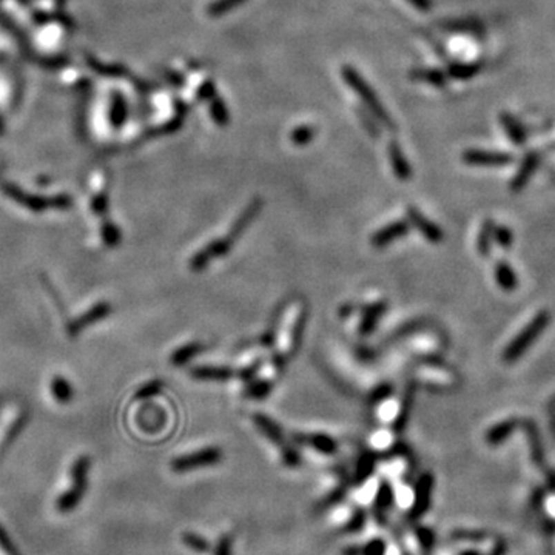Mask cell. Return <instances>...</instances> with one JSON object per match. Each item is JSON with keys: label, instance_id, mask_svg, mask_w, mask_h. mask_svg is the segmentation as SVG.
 Instances as JSON below:
<instances>
[{"label": "cell", "instance_id": "obj_45", "mask_svg": "<svg viewBox=\"0 0 555 555\" xmlns=\"http://www.w3.org/2000/svg\"><path fill=\"white\" fill-rule=\"evenodd\" d=\"M0 555H17L14 546L2 529H0Z\"/></svg>", "mask_w": 555, "mask_h": 555}, {"label": "cell", "instance_id": "obj_6", "mask_svg": "<svg viewBox=\"0 0 555 555\" xmlns=\"http://www.w3.org/2000/svg\"><path fill=\"white\" fill-rule=\"evenodd\" d=\"M222 460V452L220 447H204L199 451H195L187 455L171 461V471L176 474H184L190 471H196L199 467H207L217 465Z\"/></svg>", "mask_w": 555, "mask_h": 555}, {"label": "cell", "instance_id": "obj_15", "mask_svg": "<svg viewBox=\"0 0 555 555\" xmlns=\"http://www.w3.org/2000/svg\"><path fill=\"white\" fill-rule=\"evenodd\" d=\"M253 425L256 426L257 431L264 435V437L269 438L270 441H273L276 446L282 447L284 445H287L286 440H284V432L281 431L280 425L270 418V416L264 415V413H255Z\"/></svg>", "mask_w": 555, "mask_h": 555}, {"label": "cell", "instance_id": "obj_28", "mask_svg": "<svg viewBox=\"0 0 555 555\" xmlns=\"http://www.w3.org/2000/svg\"><path fill=\"white\" fill-rule=\"evenodd\" d=\"M208 111L217 127H227L230 124V111L227 108L226 101H224V97L216 95L213 99H210Z\"/></svg>", "mask_w": 555, "mask_h": 555}, {"label": "cell", "instance_id": "obj_21", "mask_svg": "<svg viewBox=\"0 0 555 555\" xmlns=\"http://www.w3.org/2000/svg\"><path fill=\"white\" fill-rule=\"evenodd\" d=\"M190 375L202 381H226L235 375L230 367L221 366H197L190 370Z\"/></svg>", "mask_w": 555, "mask_h": 555}, {"label": "cell", "instance_id": "obj_32", "mask_svg": "<svg viewBox=\"0 0 555 555\" xmlns=\"http://www.w3.org/2000/svg\"><path fill=\"white\" fill-rule=\"evenodd\" d=\"M272 391H273V381H270V380L252 381L250 380L246 391H244V396H247V398H252V400H264V398H267Z\"/></svg>", "mask_w": 555, "mask_h": 555}, {"label": "cell", "instance_id": "obj_24", "mask_svg": "<svg viewBox=\"0 0 555 555\" xmlns=\"http://www.w3.org/2000/svg\"><path fill=\"white\" fill-rule=\"evenodd\" d=\"M440 28L449 32H469V35L480 36L485 32L483 25L472 21V19H449L440 22Z\"/></svg>", "mask_w": 555, "mask_h": 555}, {"label": "cell", "instance_id": "obj_29", "mask_svg": "<svg viewBox=\"0 0 555 555\" xmlns=\"http://www.w3.org/2000/svg\"><path fill=\"white\" fill-rule=\"evenodd\" d=\"M495 221L494 220H485L483 226L480 228V233L477 237V249L478 253L487 256L491 253L492 241H494V231H495Z\"/></svg>", "mask_w": 555, "mask_h": 555}, {"label": "cell", "instance_id": "obj_51", "mask_svg": "<svg viewBox=\"0 0 555 555\" xmlns=\"http://www.w3.org/2000/svg\"><path fill=\"white\" fill-rule=\"evenodd\" d=\"M551 409H555V398H554L552 402H551Z\"/></svg>", "mask_w": 555, "mask_h": 555}, {"label": "cell", "instance_id": "obj_16", "mask_svg": "<svg viewBox=\"0 0 555 555\" xmlns=\"http://www.w3.org/2000/svg\"><path fill=\"white\" fill-rule=\"evenodd\" d=\"M295 440L301 442V445L313 447L315 451H318L324 455H333L338 451V442L326 434H306V435L302 434L296 435Z\"/></svg>", "mask_w": 555, "mask_h": 555}, {"label": "cell", "instance_id": "obj_47", "mask_svg": "<svg viewBox=\"0 0 555 555\" xmlns=\"http://www.w3.org/2000/svg\"><path fill=\"white\" fill-rule=\"evenodd\" d=\"M364 520H366L364 514H362L361 511H358L352 517V521H350V525H349V529H352V532H355L356 529H360V527L364 525Z\"/></svg>", "mask_w": 555, "mask_h": 555}, {"label": "cell", "instance_id": "obj_33", "mask_svg": "<svg viewBox=\"0 0 555 555\" xmlns=\"http://www.w3.org/2000/svg\"><path fill=\"white\" fill-rule=\"evenodd\" d=\"M246 2L247 0H215L207 6V16L213 19L222 17Z\"/></svg>", "mask_w": 555, "mask_h": 555}, {"label": "cell", "instance_id": "obj_49", "mask_svg": "<svg viewBox=\"0 0 555 555\" xmlns=\"http://www.w3.org/2000/svg\"><path fill=\"white\" fill-rule=\"evenodd\" d=\"M175 107L177 108V111H179V115H187L188 111H190V105L182 102V101H176V102H175Z\"/></svg>", "mask_w": 555, "mask_h": 555}, {"label": "cell", "instance_id": "obj_4", "mask_svg": "<svg viewBox=\"0 0 555 555\" xmlns=\"http://www.w3.org/2000/svg\"><path fill=\"white\" fill-rule=\"evenodd\" d=\"M90 467L91 461L88 455H81V457L76 458V461H72L68 474V485L56 498V509L59 512L68 514L81 503L84 494L88 487Z\"/></svg>", "mask_w": 555, "mask_h": 555}, {"label": "cell", "instance_id": "obj_11", "mask_svg": "<svg viewBox=\"0 0 555 555\" xmlns=\"http://www.w3.org/2000/svg\"><path fill=\"white\" fill-rule=\"evenodd\" d=\"M387 155H389V162H391V167L393 170V175L398 177L400 181L407 182L412 179V167L409 164L407 157L402 153L401 145L392 139L387 145Z\"/></svg>", "mask_w": 555, "mask_h": 555}, {"label": "cell", "instance_id": "obj_50", "mask_svg": "<svg viewBox=\"0 0 555 555\" xmlns=\"http://www.w3.org/2000/svg\"><path fill=\"white\" fill-rule=\"evenodd\" d=\"M352 312H353V306H350V304H347V306H342L340 309V315L341 316H349Z\"/></svg>", "mask_w": 555, "mask_h": 555}, {"label": "cell", "instance_id": "obj_1", "mask_svg": "<svg viewBox=\"0 0 555 555\" xmlns=\"http://www.w3.org/2000/svg\"><path fill=\"white\" fill-rule=\"evenodd\" d=\"M262 207H264L262 197L256 196L255 199L250 201L249 206L241 211L240 216L236 217V221L231 224V227L228 228L226 236L216 237V240L210 241L207 246H204L201 250H197V252L191 256L190 269L193 270V272H201L202 269H206L211 261L216 260V257L226 256L230 250L233 249V244L240 240L244 231L250 227V224H252L256 220V216L261 213Z\"/></svg>", "mask_w": 555, "mask_h": 555}, {"label": "cell", "instance_id": "obj_8", "mask_svg": "<svg viewBox=\"0 0 555 555\" xmlns=\"http://www.w3.org/2000/svg\"><path fill=\"white\" fill-rule=\"evenodd\" d=\"M25 412L21 406H11L8 412L3 415L2 422H0V455L11 442V440L16 437L17 432L21 431L23 425Z\"/></svg>", "mask_w": 555, "mask_h": 555}, {"label": "cell", "instance_id": "obj_20", "mask_svg": "<svg viewBox=\"0 0 555 555\" xmlns=\"http://www.w3.org/2000/svg\"><path fill=\"white\" fill-rule=\"evenodd\" d=\"M520 426L523 427L526 437H527V440H529V447H531V454H532L534 461L538 463V465H543L545 451H543V445H541L540 432H538L537 425H535V421L534 420H523V421H520Z\"/></svg>", "mask_w": 555, "mask_h": 555}, {"label": "cell", "instance_id": "obj_38", "mask_svg": "<svg viewBox=\"0 0 555 555\" xmlns=\"http://www.w3.org/2000/svg\"><path fill=\"white\" fill-rule=\"evenodd\" d=\"M375 458L372 455H362L358 466H356V480H366L373 472Z\"/></svg>", "mask_w": 555, "mask_h": 555}, {"label": "cell", "instance_id": "obj_42", "mask_svg": "<svg viewBox=\"0 0 555 555\" xmlns=\"http://www.w3.org/2000/svg\"><path fill=\"white\" fill-rule=\"evenodd\" d=\"M162 391V381H150L148 384L142 386L136 393V398H148V396H155Z\"/></svg>", "mask_w": 555, "mask_h": 555}, {"label": "cell", "instance_id": "obj_19", "mask_svg": "<svg viewBox=\"0 0 555 555\" xmlns=\"http://www.w3.org/2000/svg\"><path fill=\"white\" fill-rule=\"evenodd\" d=\"M518 426H520V420H517V418H509L505 421H500L498 425L492 426L486 432V441L491 446H498L511 437V435L515 432V429H517Z\"/></svg>", "mask_w": 555, "mask_h": 555}, {"label": "cell", "instance_id": "obj_36", "mask_svg": "<svg viewBox=\"0 0 555 555\" xmlns=\"http://www.w3.org/2000/svg\"><path fill=\"white\" fill-rule=\"evenodd\" d=\"M102 240L110 247H115L121 242V233H119V230L113 222L107 221L102 226Z\"/></svg>", "mask_w": 555, "mask_h": 555}, {"label": "cell", "instance_id": "obj_31", "mask_svg": "<svg viewBox=\"0 0 555 555\" xmlns=\"http://www.w3.org/2000/svg\"><path fill=\"white\" fill-rule=\"evenodd\" d=\"M318 135V130L313 125H300V127L293 128L290 131V142L296 147H304V145H309L310 142H313V139Z\"/></svg>", "mask_w": 555, "mask_h": 555}, {"label": "cell", "instance_id": "obj_41", "mask_svg": "<svg viewBox=\"0 0 555 555\" xmlns=\"http://www.w3.org/2000/svg\"><path fill=\"white\" fill-rule=\"evenodd\" d=\"M282 451V463L289 467H295L298 466L301 463V457H300V452L296 451L295 447H292L290 445H284L281 447Z\"/></svg>", "mask_w": 555, "mask_h": 555}, {"label": "cell", "instance_id": "obj_46", "mask_svg": "<svg viewBox=\"0 0 555 555\" xmlns=\"http://www.w3.org/2000/svg\"><path fill=\"white\" fill-rule=\"evenodd\" d=\"M215 555H231V540L228 537H222L220 540Z\"/></svg>", "mask_w": 555, "mask_h": 555}, {"label": "cell", "instance_id": "obj_12", "mask_svg": "<svg viewBox=\"0 0 555 555\" xmlns=\"http://www.w3.org/2000/svg\"><path fill=\"white\" fill-rule=\"evenodd\" d=\"M540 164V155L537 151H531V153H527L523 161H521L520 167L517 170V173L512 177L511 181V190L515 191V193H518V191L523 190L527 182L531 181V177L534 176L535 170H537Z\"/></svg>", "mask_w": 555, "mask_h": 555}, {"label": "cell", "instance_id": "obj_9", "mask_svg": "<svg viewBox=\"0 0 555 555\" xmlns=\"http://www.w3.org/2000/svg\"><path fill=\"white\" fill-rule=\"evenodd\" d=\"M406 215H407V221L411 222V226L418 228L421 231V235L425 236L429 242L440 244L445 241V233H442V230L434 221H431L429 217L422 215L418 208L412 207V206L407 207Z\"/></svg>", "mask_w": 555, "mask_h": 555}, {"label": "cell", "instance_id": "obj_30", "mask_svg": "<svg viewBox=\"0 0 555 555\" xmlns=\"http://www.w3.org/2000/svg\"><path fill=\"white\" fill-rule=\"evenodd\" d=\"M392 505H393V491L391 485L384 481V483H381L375 500V511L376 515L380 517L378 520H381V517H384V512L387 509H391Z\"/></svg>", "mask_w": 555, "mask_h": 555}, {"label": "cell", "instance_id": "obj_17", "mask_svg": "<svg viewBox=\"0 0 555 555\" xmlns=\"http://www.w3.org/2000/svg\"><path fill=\"white\" fill-rule=\"evenodd\" d=\"M415 393H416V384L415 382H409V386L406 387L405 396H402V401L400 405V411L395 416V422H393L395 432L400 434L406 429L407 422H409V416H411V412H412Z\"/></svg>", "mask_w": 555, "mask_h": 555}, {"label": "cell", "instance_id": "obj_14", "mask_svg": "<svg viewBox=\"0 0 555 555\" xmlns=\"http://www.w3.org/2000/svg\"><path fill=\"white\" fill-rule=\"evenodd\" d=\"M110 312H111L110 304L99 302V304H96V306H92L88 312H85L79 316L76 321H72L71 326L68 327V332L71 335H77L79 332H82L85 327H90L91 324L104 320L105 316L110 315Z\"/></svg>", "mask_w": 555, "mask_h": 555}, {"label": "cell", "instance_id": "obj_22", "mask_svg": "<svg viewBox=\"0 0 555 555\" xmlns=\"http://www.w3.org/2000/svg\"><path fill=\"white\" fill-rule=\"evenodd\" d=\"M485 68L483 62H454L449 64L447 76L457 81H469L478 76Z\"/></svg>", "mask_w": 555, "mask_h": 555}, {"label": "cell", "instance_id": "obj_3", "mask_svg": "<svg viewBox=\"0 0 555 555\" xmlns=\"http://www.w3.org/2000/svg\"><path fill=\"white\" fill-rule=\"evenodd\" d=\"M341 76L342 81H344L349 87L361 97L364 107L378 119L380 124H382V127L389 131H396V122L393 121L392 116L389 115V111L384 105L381 104L375 90L370 87L366 79L361 76V72L358 70H355L353 67H350V65H344V67L341 68Z\"/></svg>", "mask_w": 555, "mask_h": 555}, {"label": "cell", "instance_id": "obj_34", "mask_svg": "<svg viewBox=\"0 0 555 555\" xmlns=\"http://www.w3.org/2000/svg\"><path fill=\"white\" fill-rule=\"evenodd\" d=\"M51 393L59 402H68L72 398V387L64 376H55L51 381Z\"/></svg>", "mask_w": 555, "mask_h": 555}, {"label": "cell", "instance_id": "obj_26", "mask_svg": "<svg viewBox=\"0 0 555 555\" xmlns=\"http://www.w3.org/2000/svg\"><path fill=\"white\" fill-rule=\"evenodd\" d=\"M495 280H497L500 289H503L505 292H514L518 287V278L507 262L497 264V267H495Z\"/></svg>", "mask_w": 555, "mask_h": 555}, {"label": "cell", "instance_id": "obj_40", "mask_svg": "<svg viewBox=\"0 0 555 555\" xmlns=\"http://www.w3.org/2000/svg\"><path fill=\"white\" fill-rule=\"evenodd\" d=\"M494 237H495V241H497V244H500L501 249H503V250L511 249L512 242H514L512 230L509 227H495Z\"/></svg>", "mask_w": 555, "mask_h": 555}, {"label": "cell", "instance_id": "obj_27", "mask_svg": "<svg viewBox=\"0 0 555 555\" xmlns=\"http://www.w3.org/2000/svg\"><path fill=\"white\" fill-rule=\"evenodd\" d=\"M204 349H206V346H204L202 342H190V344L181 346L170 355V362L173 366L187 364V362L193 360L196 355L202 353Z\"/></svg>", "mask_w": 555, "mask_h": 555}, {"label": "cell", "instance_id": "obj_5", "mask_svg": "<svg viewBox=\"0 0 555 555\" xmlns=\"http://www.w3.org/2000/svg\"><path fill=\"white\" fill-rule=\"evenodd\" d=\"M551 322V313L547 310H541L534 316L532 321L521 330V332L515 336V338L509 342V346L503 352V361L506 364H512V362L518 361L523 356L527 349H529L535 341L540 338V335L545 332Z\"/></svg>", "mask_w": 555, "mask_h": 555}, {"label": "cell", "instance_id": "obj_43", "mask_svg": "<svg viewBox=\"0 0 555 555\" xmlns=\"http://www.w3.org/2000/svg\"><path fill=\"white\" fill-rule=\"evenodd\" d=\"M391 393H392V386L386 384L384 382V384H380L378 387H375V391L369 396V402H372V405H378V402L386 400Z\"/></svg>", "mask_w": 555, "mask_h": 555}, {"label": "cell", "instance_id": "obj_10", "mask_svg": "<svg viewBox=\"0 0 555 555\" xmlns=\"http://www.w3.org/2000/svg\"><path fill=\"white\" fill-rule=\"evenodd\" d=\"M409 230H411V222L409 221L400 220L391 222L389 226L375 231L372 237H370V244H372L375 249H384L393 241L405 237L409 233Z\"/></svg>", "mask_w": 555, "mask_h": 555}, {"label": "cell", "instance_id": "obj_7", "mask_svg": "<svg viewBox=\"0 0 555 555\" xmlns=\"http://www.w3.org/2000/svg\"><path fill=\"white\" fill-rule=\"evenodd\" d=\"M461 159L466 165L474 167H503V165L512 164L514 156L509 153H500V151L487 150H466L461 155Z\"/></svg>", "mask_w": 555, "mask_h": 555}, {"label": "cell", "instance_id": "obj_37", "mask_svg": "<svg viewBox=\"0 0 555 555\" xmlns=\"http://www.w3.org/2000/svg\"><path fill=\"white\" fill-rule=\"evenodd\" d=\"M182 540H184L185 546H188L190 549H193L196 552H204V551H207V547H208L207 541L204 540L201 535H196L193 532H185L182 535Z\"/></svg>", "mask_w": 555, "mask_h": 555}, {"label": "cell", "instance_id": "obj_44", "mask_svg": "<svg viewBox=\"0 0 555 555\" xmlns=\"http://www.w3.org/2000/svg\"><path fill=\"white\" fill-rule=\"evenodd\" d=\"M386 545L382 540H372L364 547V555H384Z\"/></svg>", "mask_w": 555, "mask_h": 555}, {"label": "cell", "instance_id": "obj_39", "mask_svg": "<svg viewBox=\"0 0 555 555\" xmlns=\"http://www.w3.org/2000/svg\"><path fill=\"white\" fill-rule=\"evenodd\" d=\"M216 95H217L216 84H215V81H211V79H208V81H204L196 90V99L199 102H208L210 99H213Z\"/></svg>", "mask_w": 555, "mask_h": 555}, {"label": "cell", "instance_id": "obj_23", "mask_svg": "<svg viewBox=\"0 0 555 555\" xmlns=\"http://www.w3.org/2000/svg\"><path fill=\"white\" fill-rule=\"evenodd\" d=\"M412 81L426 82L437 88H445L447 85V72L437 68H415L409 72Z\"/></svg>", "mask_w": 555, "mask_h": 555}, {"label": "cell", "instance_id": "obj_25", "mask_svg": "<svg viewBox=\"0 0 555 555\" xmlns=\"http://www.w3.org/2000/svg\"><path fill=\"white\" fill-rule=\"evenodd\" d=\"M500 124L503 130L506 131L507 137L511 139L514 144L517 145H523L526 142V130L521 122L518 121L517 117H514L512 115L509 113H501L500 115Z\"/></svg>", "mask_w": 555, "mask_h": 555}, {"label": "cell", "instance_id": "obj_35", "mask_svg": "<svg viewBox=\"0 0 555 555\" xmlns=\"http://www.w3.org/2000/svg\"><path fill=\"white\" fill-rule=\"evenodd\" d=\"M355 113H356V117H358L361 121L362 128L367 131V135L370 137H373V139H378L380 135H381L380 125L376 124V121H378V119H376L372 113H370L367 108H361V107L355 108Z\"/></svg>", "mask_w": 555, "mask_h": 555}, {"label": "cell", "instance_id": "obj_2", "mask_svg": "<svg viewBox=\"0 0 555 555\" xmlns=\"http://www.w3.org/2000/svg\"><path fill=\"white\" fill-rule=\"evenodd\" d=\"M307 320V307L302 300L295 301L289 306L282 316L281 329L276 333V353L275 356L287 362L296 353L302 338L304 327Z\"/></svg>", "mask_w": 555, "mask_h": 555}, {"label": "cell", "instance_id": "obj_48", "mask_svg": "<svg viewBox=\"0 0 555 555\" xmlns=\"http://www.w3.org/2000/svg\"><path fill=\"white\" fill-rule=\"evenodd\" d=\"M407 2L420 11H429L434 6V0H407Z\"/></svg>", "mask_w": 555, "mask_h": 555}, {"label": "cell", "instance_id": "obj_13", "mask_svg": "<svg viewBox=\"0 0 555 555\" xmlns=\"http://www.w3.org/2000/svg\"><path fill=\"white\" fill-rule=\"evenodd\" d=\"M434 487V477L431 474L421 475V478L416 483L415 489V501L411 515L412 517H420L421 514H425L429 506H431V494Z\"/></svg>", "mask_w": 555, "mask_h": 555}, {"label": "cell", "instance_id": "obj_18", "mask_svg": "<svg viewBox=\"0 0 555 555\" xmlns=\"http://www.w3.org/2000/svg\"><path fill=\"white\" fill-rule=\"evenodd\" d=\"M386 307H387L386 301H378L362 309V321L360 322L358 327L360 335L366 336L373 332L376 324H378L380 316L386 312Z\"/></svg>", "mask_w": 555, "mask_h": 555}]
</instances>
